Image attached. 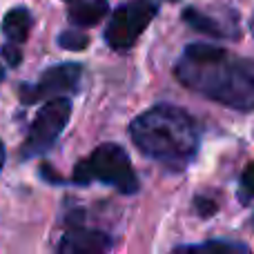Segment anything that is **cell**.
Wrapping results in <instances>:
<instances>
[{
	"label": "cell",
	"mask_w": 254,
	"mask_h": 254,
	"mask_svg": "<svg viewBox=\"0 0 254 254\" xmlns=\"http://www.w3.org/2000/svg\"><path fill=\"white\" fill-rule=\"evenodd\" d=\"M176 78L185 87L241 112L254 110V61L232 56L214 45H188L176 63Z\"/></svg>",
	"instance_id": "obj_1"
},
{
	"label": "cell",
	"mask_w": 254,
	"mask_h": 254,
	"mask_svg": "<svg viewBox=\"0 0 254 254\" xmlns=\"http://www.w3.org/2000/svg\"><path fill=\"white\" fill-rule=\"evenodd\" d=\"M134 145L154 161L172 170H183L198 149V127L185 110L174 105H154L129 125Z\"/></svg>",
	"instance_id": "obj_2"
},
{
	"label": "cell",
	"mask_w": 254,
	"mask_h": 254,
	"mask_svg": "<svg viewBox=\"0 0 254 254\" xmlns=\"http://www.w3.org/2000/svg\"><path fill=\"white\" fill-rule=\"evenodd\" d=\"M71 181L78 185L92 183V181H103L107 185H114L123 194L138 192V176L131 170L129 156L116 143H105L94 149L85 161H80L76 165Z\"/></svg>",
	"instance_id": "obj_3"
},
{
	"label": "cell",
	"mask_w": 254,
	"mask_h": 254,
	"mask_svg": "<svg viewBox=\"0 0 254 254\" xmlns=\"http://www.w3.org/2000/svg\"><path fill=\"white\" fill-rule=\"evenodd\" d=\"M158 13V4L152 0H129L112 11L105 29V40L112 49L125 52L134 47L138 36L147 29V25Z\"/></svg>",
	"instance_id": "obj_4"
},
{
	"label": "cell",
	"mask_w": 254,
	"mask_h": 254,
	"mask_svg": "<svg viewBox=\"0 0 254 254\" xmlns=\"http://www.w3.org/2000/svg\"><path fill=\"white\" fill-rule=\"evenodd\" d=\"M71 116V103L69 98H52L49 103H45L38 110L34 123L29 127L25 143L20 147L22 158H34L38 154H45L54 143L58 140V136L63 134V129L69 123Z\"/></svg>",
	"instance_id": "obj_5"
},
{
	"label": "cell",
	"mask_w": 254,
	"mask_h": 254,
	"mask_svg": "<svg viewBox=\"0 0 254 254\" xmlns=\"http://www.w3.org/2000/svg\"><path fill=\"white\" fill-rule=\"evenodd\" d=\"M80 78H83V67L76 63H65V65L49 67L43 74L40 83L36 85H20L18 96L25 105L38 103L49 96H61V94H74L80 87Z\"/></svg>",
	"instance_id": "obj_6"
},
{
	"label": "cell",
	"mask_w": 254,
	"mask_h": 254,
	"mask_svg": "<svg viewBox=\"0 0 254 254\" xmlns=\"http://www.w3.org/2000/svg\"><path fill=\"white\" fill-rule=\"evenodd\" d=\"M112 248V239L105 232L85 230L80 225H74V230L65 234L58 243V252L63 254H101Z\"/></svg>",
	"instance_id": "obj_7"
},
{
	"label": "cell",
	"mask_w": 254,
	"mask_h": 254,
	"mask_svg": "<svg viewBox=\"0 0 254 254\" xmlns=\"http://www.w3.org/2000/svg\"><path fill=\"white\" fill-rule=\"evenodd\" d=\"M31 25H34V18H31L29 9L25 7H13L7 11V16L2 18V31L7 36L9 43L22 45L29 38Z\"/></svg>",
	"instance_id": "obj_8"
},
{
	"label": "cell",
	"mask_w": 254,
	"mask_h": 254,
	"mask_svg": "<svg viewBox=\"0 0 254 254\" xmlns=\"http://www.w3.org/2000/svg\"><path fill=\"white\" fill-rule=\"evenodd\" d=\"M107 0H74L69 7V20L80 27H94L107 16Z\"/></svg>",
	"instance_id": "obj_9"
},
{
	"label": "cell",
	"mask_w": 254,
	"mask_h": 254,
	"mask_svg": "<svg viewBox=\"0 0 254 254\" xmlns=\"http://www.w3.org/2000/svg\"><path fill=\"white\" fill-rule=\"evenodd\" d=\"M183 20L188 22L190 27H192L194 31H198V34H205V36H212V38H219V36H223L225 31L221 29V25L214 20V18L205 16V13H201L198 9H192L188 7L183 11Z\"/></svg>",
	"instance_id": "obj_10"
},
{
	"label": "cell",
	"mask_w": 254,
	"mask_h": 254,
	"mask_svg": "<svg viewBox=\"0 0 254 254\" xmlns=\"http://www.w3.org/2000/svg\"><path fill=\"white\" fill-rule=\"evenodd\" d=\"M58 45H61L63 49H67V52H80V49H85L89 45V36L83 34V31L69 29L58 36Z\"/></svg>",
	"instance_id": "obj_11"
},
{
	"label": "cell",
	"mask_w": 254,
	"mask_h": 254,
	"mask_svg": "<svg viewBox=\"0 0 254 254\" xmlns=\"http://www.w3.org/2000/svg\"><path fill=\"white\" fill-rule=\"evenodd\" d=\"M179 250H190V252H246V246L239 243H225V241H210V243H201V246H185Z\"/></svg>",
	"instance_id": "obj_12"
},
{
	"label": "cell",
	"mask_w": 254,
	"mask_h": 254,
	"mask_svg": "<svg viewBox=\"0 0 254 254\" xmlns=\"http://www.w3.org/2000/svg\"><path fill=\"white\" fill-rule=\"evenodd\" d=\"M0 54H2V58L9 63L11 67H18L22 61V52H20V45L16 43H7L2 49H0Z\"/></svg>",
	"instance_id": "obj_13"
},
{
	"label": "cell",
	"mask_w": 254,
	"mask_h": 254,
	"mask_svg": "<svg viewBox=\"0 0 254 254\" xmlns=\"http://www.w3.org/2000/svg\"><path fill=\"white\" fill-rule=\"evenodd\" d=\"M194 205H196V210H198V214H201V216H212L216 212V203L210 201V198L196 196V198H194Z\"/></svg>",
	"instance_id": "obj_14"
},
{
	"label": "cell",
	"mask_w": 254,
	"mask_h": 254,
	"mask_svg": "<svg viewBox=\"0 0 254 254\" xmlns=\"http://www.w3.org/2000/svg\"><path fill=\"white\" fill-rule=\"evenodd\" d=\"M241 185H243V190H246V194L254 196V163H250V165L246 167V172H243V176H241Z\"/></svg>",
	"instance_id": "obj_15"
},
{
	"label": "cell",
	"mask_w": 254,
	"mask_h": 254,
	"mask_svg": "<svg viewBox=\"0 0 254 254\" xmlns=\"http://www.w3.org/2000/svg\"><path fill=\"white\" fill-rule=\"evenodd\" d=\"M4 158H7V152H4V145H2V140H0V170H2V165H4Z\"/></svg>",
	"instance_id": "obj_16"
},
{
	"label": "cell",
	"mask_w": 254,
	"mask_h": 254,
	"mask_svg": "<svg viewBox=\"0 0 254 254\" xmlns=\"http://www.w3.org/2000/svg\"><path fill=\"white\" fill-rule=\"evenodd\" d=\"M4 78V71H2V67H0V80H2Z\"/></svg>",
	"instance_id": "obj_17"
},
{
	"label": "cell",
	"mask_w": 254,
	"mask_h": 254,
	"mask_svg": "<svg viewBox=\"0 0 254 254\" xmlns=\"http://www.w3.org/2000/svg\"><path fill=\"white\" fill-rule=\"evenodd\" d=\"M67 2H74V0H67Z\"/></svg>",
	"instance_id": "obj_18"
}]
</instances>
